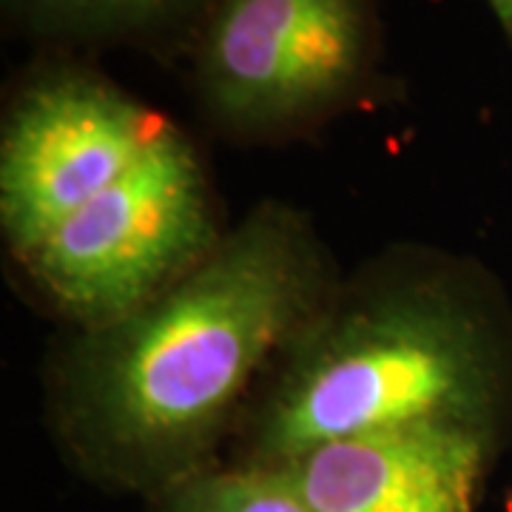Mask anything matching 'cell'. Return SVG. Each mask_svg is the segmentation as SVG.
Here are the masks:
<instances>
[{
  "label": "cell",
  "mask_w": 512,
  "mask_h": 512,
  "mask_svg": "<svg viewBox=\"0 0 512 512\" xmlns=\"http://www.w3.org/2000/svg\"><path fill=\"white\" fill-rule=\"evenodd\" d=\"M217 0H3L32 35L97 43H154L194 29Z\"/></svg>",
  "instance_id": "obj_7"
},
{
  "label": "cell",
  "mask_w": 512,
  "mask_h": 512,
  "mask_svg": "<svg viewBox=\"0 0 512 512\" xmlns=\"http://www.w3.org/2000/svg\"><path fill=\"white\" fill-rule=\"evenodd\" d=\"M171 126L83 66L37 72L0 137V225L26 259L63 222L126 177Z\"/></svg>",
  "instance_id": "obj_5"
},
{
  "label": "cell",
  "mask_w": 512,
  "mask_h": 512,
  "mask_svg": "<svg viewBox=\"0 0 512 512\" xmlns=\"http://www.w3.org/2000/svg\"><path fill=\"white\" fill-rule=\"evenodd\" d=\"M308 220L265 202L146 308L83 330L57 433L94 481L157 498L214 467L239 402L333 293Z\"/></svg>",
  "instance_id": "obj_1"
},
{
  "label": "cell",
  "mask_w": 512,
  "mask_h": 512,
  "mask_svg": "<svg viewBox=\"0 0 512 512\" xmlns=\"http://www.w3.org/2000/svg\"><path fill=\"white\" fill-rule=\"evenodd\" d=\"M495 430L430 421L319 444L288 461L311 512H473Z\"/></svg>",
  "instance_id": "obj_6"
},
{
  "label": "cell",
  "mask_w": 512,
  "mask_h": 512,
  "mask_svg": "<svg viewBox=\"0 0 512 512\" xmlns=\"http://www.w3.org/2000/svg\"><path fill=\"white\" fill-rule=\"evenodd\" d=\"M154 512H311L288 464L208 467L151 498Z\"/></svg>",
  "instance_id": "obj_8"
},
{
  "label": "cell",
  "mask_w": 512,
  "mask_h": 512,
  "mask_svg": "<svg viewBox=\"0 0 512 512\" xmlns=\"http://www.w3.org/2000/svg\"><path fill=\"white\" fill-rule=\"evenodd\" d=\"M490 6L495 9V15L501 20V26L507 29V35L512 37V0H490Z\"/></svg>",
  "instance_id": "obj_9"
},
{
  "label": "cell",
  "mask_w": 512,
  "mask_h": 512,
  "mask_svg": "<svg viewBox=\"0 0 512 512\" xmlns=\"http://www.w3.org/2000/svg\"><path fill=\"white\" fill-rule=\"evenodd\" d=\"M507 342L490 302L444 262L379 271L328 296L279 359L242 461L288 464L328 441L450 421L495 430Z\"/></svg>",
  "instance_id": "obj_2"
},
{
  "label": "cell",
  "mask_w": 512,
  "mask_h": 512,
  "mask_svg": "<svg viewBox=\"0 0 512 512\" xmlns=\"http://www.w3.org/2000/svg\"><path fill=\"white\" fill-rule=\"evenodd\" d=\"M222 239L200 157L177 126L26 256L35 285L83 330L146 308Z\"/></svg>",
  "instance_id": "obj_3"
},
{
  "label": "cell",
  "mask_w": 512,
  "mask_h": 512,
  "mask_svg": "<svg viewBox=\"0 0 512 512\" xmlns=\"http://www.w3.org/2000/svg\"><path fill=\"white\" fill-rule=\"evenodd\" d=\"M373 57V0H217L197 32L194 83L214 126L265 140L350 106Z\"/></svg>",
  "instance_id": "obj_4"
}]
</instances>
